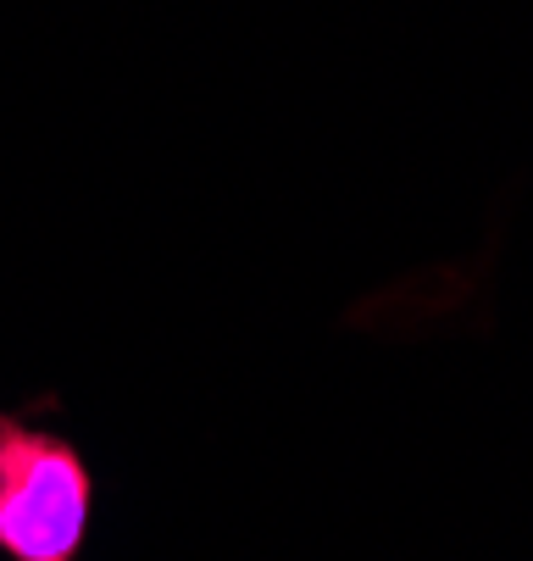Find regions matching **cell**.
<instances>
[{
    "label": "cell",
    "mask_w": 533,
    "mask_h": 561,
    "mask_svg": "<svg viewBox=\"0 0 533 561\" xmlns=\"http://www.w3.org/2000/svg\"><path fill=\"white\" fill-rule=\"evenodd\" d=\"M39 400L0 407V561H84L101 478L72 434L34 423Z\"/></svg>",
    "instance_id": "1"
}]
</instances>
